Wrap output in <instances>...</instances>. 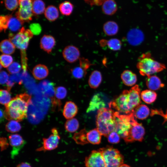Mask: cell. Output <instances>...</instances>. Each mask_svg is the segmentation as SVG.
Instances as JSON below:
<instances>
[{
    "label": "cell",
    "instance_id": "cell-11",
    "mask_svg": "<svg viewBox=\"0 0 167 167\" xmlns=\"http://www.w3.org/2000/svg\"><path fill=\"white\" fill-rule=\"evenodd\" d=\"M63 56L68 62L73 63L79 59L80 52L79 49L73 45L66 47L62 52Z\"/></svg>",
    "mask_w": 167,
    "mask_h": 167
},
{
    "label": "cell",
    "instance_id": "cell-46",
    "mask_svg": "<svg viewBox=\"0 0 167 167\" xmlns=\"http://www.w3.org/2000/svg\"><path fill=\"white\" fill-rule=\"evenodd\" d=\"M29 28L30 30L33 34L38 35L40 34L41 31V28L40 25L38 23H32L31 24Z\"/></svg>",
    "mask_w": 167,
    "mask_h": 167
},
{
    "label": "cell",
    "instance_id": "cell-9",
    "mask_svg": "<svg viewBox=\"0 0 167 167\" xmlns=\"http://www.w3.org/2000/svg\"><path fill=\"white\" fill-rule=\"evenodd\" d=\"M51 132L52 134L48 138L43 139V145L38 148L37 151H50L58 147L60 138L58 130L56 128H53Z\"/></svg>",
    "mask_w": 167,
    "mask_h": 167
},
{
    "label": "cell",
    "instance_id": "cell-32",
    "mask_svg": "<svg viewBox=\"0 0 167 167\" xmlns=\"http://www.w3.org/2000/svg\"><path fill=\"white\" fill-rule=\"evenodd\" d=\"M24 23L17 17H14L12 15L9 21L8 28L12 32L19 31Z\"/></svg>",
    "mask_w": 167,
    "mask_h": 167
},
{
    "label": "cell",
    "instance_id": "cell-49",
    "mask_svg": "<svg viewBox=\"0 0 167 167\" xmlns=\"http://www.w3.org/2000/svg\"><path fill=\"white\" fill-rule=\"evenodd\" d=\"M86 3L91 6L101 5L106 0H84Z\"/></svg>",
    "mask_w": 167,
    "mask_h": 167
},
{
    "label": "cell",
    "instance_id": "cell-13",
    "mask_svg": "<svg viewBox=\"0 0 167 167\" xmlns=\"http://www.w3.org/2000/svg\"><path fill=\"white\" fill-rule=\"evenodd\" d=\"M127 39L128 43L132 45H136L143 41V35L142 32L137 29L130 30L127 35Z\"/></svg>",
    "mask_w": 167,
    "mask_h": 167
},
{
    "label": "cell",
    "instance_id": "cell-19",
    "mask_svg": "<svg viewBox=\"0 0 167 167\" xmlns=\"http://www.w3.org/2000/svg\"><path fill=\"white\" fill-rule=\"evenodd\" d=\"M32 74L35 79L39 80H41L48 76L49 70L47 67L45 65L39 64L34 67Z\"/></svg>",
    "mask_w": 167,
    "mask_h": 167
},
{
    "label": "cell",
    "instance_id": "cell-51",
    "mask_svg": "<svg viewBox=\"0 0 167 167\" xmlns=\"http://www.w3.org/2000/svg\"><path fill=\"white\" fill-rule=\"evenodd\" d=\"M15 81L12 76L10 77L7 82L6 83L7 90L9 91L10 92L11 88L14 85L15 83Z\"/></svg>",
    "mask_w": 167,
    "mask_h": 167
},
{
    "label": "cell",
    "instance_id": "cell-34",
    "mask_svg": "<svg viewBox=\"0 0 167 167\" xmlns=\"http://www.w3.org/2000/svg\"><path fill=\"white\" fill-rule=\"evenodd\" d=\"M79 126V122L75 118L69 119L66 121L65 124L66 130L71 133L75 132L78 129Z\"/></svg>",
    "mask_w": 167,
    "mask_h": 167
},
{
    "label": "cell",
    "instance_id": "cell-2",
    "mask_svg": "<svg viewBox=\"0 0 167 167\" xmlns=\"http://www.w3.org/2000/svg\"><path fill=\"white\" fill-rule=\"evenodd\" d=\"M115 112L111 108L105 107L97 111L96 118V128L102 135L107 137L110 133L115 131Z\"/></svg>",
    "mask_w": 167,
    "mask_h": 167
},
{
    "label": "cell",
    "instance_id": "cell-4",
    "mask_svg": "<svg viewBox=\"0 0 167 167\" xmlns=\"http://www.w3.org/2000/svg\"><path fill=\"white\" fill-rule=\"evenodd\" d=\"M109 108L123 114H128L133 112L134 108L130 97L129 90H124L121 94L110 102Z\"/></svg>",
    "mask_w": 167,
    "mask_h": 167
},
{
    "label": "cell",
    "instance_id": "cell-15",
    "mask_svg": "<svg viewBox=\"0 0 167 167\" xmlns=\"http://www.w3.org/2000/svg\"><path fill=\"white\" fill-rule=\"evenodd\" d=\"M105 105L104 100L101 97L99 93L95 95L92 98L87 109L88 113L104 108Z\"/></svg>",
    "mask_w": 167,
    "mask_h": 167
},
{
    "label": "cell",
    "instance_id": "cell-24",
    "mask_svg": "<svg viewBox=\"0 0 167 167\" xmlns=\"http://www.w3.org/2000/svg\"><path fill=\"white\" fill-rule=\"evenodd\" d=\"M104 33L108 36H113L116 35L119 30L117 24L113 21H109L104 23L103 27Z\"/></svg>",
    "mask_w": 167,
    "mask_h": 167
},
{
    "label": "cell",
    "instance_id": "cell-31",
    "mask_svg": "<svg viewBox=\"0 0 167 167\" xmlns=\"http://www.w3.org/2000/svg\"><path fill=\"white\" fill-rule=\"evenodd\" d=\"M45 5L42 0H34L32 4L33 14L39 15L43 13L45 11Z\"/></svg>",
    "mask_w": 167,
    "mask_h": 167
},
{
    "label": "cell",
    "instance_id": "cell-12",
    "mask_svg": "<svg viewBox=\"0 0 167 167\" xmlns=\"http://www.w3.org/2000/svg\"><path fill=\"white\" fill-rule=\"evenodd\" d=\"M9 143L12 147V156L16 155L19 151L25 144V141L22 137L18 134L11 135L9 136Z\"/></svg>",
    "mask_w": 167,
    "mask_h": 167
},
{
    "label": "cell",
    "instance_id": "cell-33",
    "mask_svg": "<svg viewBox=\"0 0 167 167\" xmlns=\"http://www.w3.org/2000/svg\"><path fill=\"white\" fill-rule=\"evenodd\" d=\"M87 131L85 129L75 133L73 136L74 141L78 144L84 145L88 143L87 138Z\"/></svg>",
    "mask_w": 167,
    "mask_h": 167
},
{
    "label": "cell",
    "instance_id": "cell-45",
    "mask_svg": "<svg viewBox=\"0 0 167 167\" xmlns=\"http://www.w3.org/2000/svg\"><path fill=\"white\" fill-rule=\"evenodd\" d=\"M33 0H19V8L32 9Z\"/></svg>",
    "mask_w": 167,
    "mask_h": 167
},
{
    "label": "cell",
    "instance_id": "cell-27",
    "mask_svg": "<svg viewBox=\"0 0 167 167\" xmlns=\"http://www.w3.org/2000/svg\"><path fill=\"white\" fill-rule=\"evenodd\" d=\"M15 48V46L9 39L4 40L0 43V51L4 54H12L14 52Z\"/></svg>",
    "mask_w": 167,
    "mask_h": 167
},
{
    "label": "cell",
    "instance_id": "cell-53",
    "mask_svg": "<svg viewBox=\"0 0 167 167\" xmlns=\"http://www.w3.org/2000/svg\"><path fill=\"white\" fill-rule=\"evenodd\" d=\"M5 118L4 116V111L1 109H0V122H1L4 119V118Z\"/></svg>",
    "mask_w": 167,
    "mask_h": 167
},
{
    "label": "cell",
    "instance_id": "cell-14",
    "mask_svg": "<svg viewBox=\"0 0 167 167\" xmlns=\"http://www.w3.org/2000/svg\"><path fill=\"white\" fill-rule=\"evenodd\" d=\"M56 43L55 40L52 36L45 35L41 38L40 42V47L48 54L50 53Z\"/></svg>",
    "mask_w": 167,
    "mask_h": 167
},
{
    "label": "cell",
    "instance_id": "cell-36",
    "mask_svg": "<svg viewBox=\"0 0 167 167\" xmlns=\"http://www.w3.org/2000/svg\"><path fill=\"white\" fill-rule=\"evenodd\" d=\"M7 90L1 89L0 90V102L5 105L7 104L11 101V95Z\"/></svg>",
    "mask_w": 167,
    "mask_h": 167
},
{
    "label": "cell",
    "instance_id": "cell-7",
    "mask_svg": "<svg viewBox=\"0 0 167 167\" xmlns=\"http://www.w3.org/2000/svg\"><path fill=\"white\" fill-rule=\"evenodd\" d=\"M33 36V34L31 30L25 29L24 27L21 28L17 34L11 33L9 35V39L21 51H26Z\"/></svg>",
    "mask_w": 167,
    "mask_h": 167
},
{
    "label": "cell",
    "instance_id": "cell-42",
    "mask_svg": "<svg viewBox=\"0 0 167 167\" xmlns=\"http://www.w3.org/2000/svg\"><path fill=\"white\" fill-rule=\"evenodd\" d=\"M107 137L108 142L111 143H117L120 141V136L115 131H113L110 133Z\"/></svg>",
    "mask_w": 167,
    "mask_h": 167
},
{
    "label": "cell",
    "instance_id": "cell-3",
    "mask_svg": "<svg viewBox=\"0 0 167 167\" xmlns=\"http://www.w3.org/2000/svg\"><path fill=\"white\" fill-rule=\"evenodd\" d=\"M136 66L140 75L147 77L166 68L164 64L155 60L149 53L143 54L139 57Z\"/></svg>",
    "mask_w": 167,
    "mask_h": 167
},
{
    "label": "cell",
    "instance_id": "cell-52",
    "mask_svg": "<svg viewBox=\"0 0 167 167\" xmlns=\"http://www.w3.org/2000/svg\"><path fill=\"white\" fill-rule=\"evenodd\" d=\"M17 167H32L27 162H22L17 165Z\"/></svg>",
    "mask_w": 167,
    "mask_h": 167
},
{
    "label": "cell",
    "instance_id": "cell-28",
    "mask_svg": "<svg viewBox=\"0 0 167 167\" xmlns=\"http://www.w3.org/2000/svg\"><path fill=\"white\" fill-rule=\"evenodd\" d=\"M141 98L145 103L151 104L156 100L157 95L155 92L151 90H145L141 92Z\"/></svg>",
    "mask_w": 167,
    "mask_h": 167
},
{
    "label": "cell",
    "instance_id": "cell-5",
    "mask_svg": "<svg viewBox=\"0 0 167 167\" xmlns=\"http://www.w3.org/2000/svg\"><path fill=\"white\" fill-rule=\"evenodd\" d=\"M99 150L102 153L107 167H119L123 164L124 156L117 149L107 146Z\"/></svg>",
    "mask_w": 167,
    "mask_h": 167
},
{
    "label": "cell",
    "instance_id": "cell-54",
    "mask_svg": "<svg viewBox=\"0 0 167 167\" xmlns=\"http://www.w3.org/2000/svg\"><path fill=\"white\" fill-rule=\"evenodd\" d=\"M119 167H131V166L127 164H123Z\"/></svg>",
    "mask_w": 167,
    "mask_h": 167
},
{
    "label": "cell",
    "instance_id": "cell-38",
    "mask_svg": "<svg viewBox=\"0 0 167 167\" xmlns=\"http://www.w3.org/2000/svg\"><path fill=\"white\" fill-rule=\"evenodd\" d=\"M13 58L9 55L2 54L0 56L1 65L4 68L8 67L12 63Z\"/></svg>",
    "mask_w": 167,
    "mask_h": 167
},
{
    "label": "cell",
    "instance_id": "cell-43",
    "mask_svg": "<svg viewBox=\"0 0 167 167\" xmlns=\"http://www.w3.org/2000/svg\"><path fill=\"white\" fill-rule=\"evenodd\" d=\"M21 66L18 62H14L7 68L8 72L11 74L18 73L21 70Z\"/></svg>",
    "mask_w": 167,
    "mask_h": 167
},
{
    "label": "cell",
    "instance_id": "cell-23",
    "mask_svg": "<svg viewBox=\"0 0 167 167\" xmlns=\"http://www.w3.org/2000/svg\"><path fill=\"white\" fill-rule=\"evenodd\" d=\"M33 13L32 9L19 8L16 13V17L23 23L28 22L32 19Z\"/></svg>",
    "mask_w": 167,
    "mask_h": 167
},
{
    "label": "cell",
    "instance_id": "cell-47",
    "mask_svg": "<svg viewBox=\"0 0 167 167\" xmlns=\"http://www.w3.org/2000/svg\"><path fill=\"white\" fill-rule=\"evenodd\" d=\"M21 58L22 67L24 74L26 71L27 66V58L26 56V51H21Z\"/></svg>",
    "mask_w": 167,
    "mask_h": 167
},
{
    "label": "cell",
    "instance_id": "cell-1",
    "mask_svg": "<svg viewBox=\"0 0 167 167\" xmlns=\"http://www.w3.org/2000/svg\"><path fill=\"white\" fill-rule=\"evenodd\" d=\"M31 96L26 93L17 95L5 105V118L7 120L21 121L27 117L28 106L31 103Z\"/></svg>",
    "mask_w": 167,
    "mask_h": 167
},
{
    "label": "cell",
    "instance_id": "cell-39",
    "mask_svg": "<svg viewBox=\"0 0 167 167\" xmlns=\"http://www.w3.org/2000/svg\"><path fill=\"white\" fill-rule=\"evenodd\" d=\"M12 16L11 15H2L0 17V31H4L5 32L8 28L10 19Z\"/></svg>",
    "mask_w": 167,
    "mask_h": 167
},
{
    "label": "cell",
    "instance_id": "cell-37",
    "mask_svg": "<svg viewBox=\"0 0 167 167\" xmlns=\"http://www.w3.org/2000/svg\"><path fill=\"white\" fill-rule=\"evenodd\" d=\"M72 76L75 78L80 79L84 77L87 74L85 71L80 66L75 67L71 70Z\"/></svg>",
    "mask_w": 167,
    "mask_h": 167
},
{
    "label": "cell",
    "instance_id": "cell-8",
    "mask_svg": "<svg viewBox=\"0 0 167 167\" xmlns=\"http://www.w3.org/2000/svg\"><path fill=\"white\" fill-rule=\"evenodd\" d=\"M135 117L132 120L131 126L127 136L123 139L127 143L135 141L141 142L143 139L145 134L144 128L141 123L137 122Z\"/></svg>",
    "mask_w": 167,
    "mask_h": 167
},
{
    "label": "cell",
    "instance_id": "cell-21",
    "mask_svg": "<svg viewBox=\"0 0 167 167\" xmlns=\"http://www.w3.org/2000/svg\"><path fill=\"white\" fill-rule=\"evenodd\" d=\"M99 44L101 46L104 47L107 45L110 49L114 51L119 50L121 48L122 43L117 38H112L108 40L102 39L100 41Z\"/></svg>",
    "mask_w": 167,
    "mask_h": 167
},
{
    "label": "cell",
    "instance_id": "cell-41",
    "mask_svg": "<svg viewBox=\"0 0 167 167\" xmlns=\"http://www.w3.org/2000/svg\"><path fill=\"white\" fill-rule=\"evenodd\" d=\"M4 4L6 8L11 11L15 10L19 5V0H5Z\"/></svg>",
    "mask_w": 167,
    "mask_h": 167
},
{
    "label": "cell",
    "instance_id": "cell-25",
    "mask_svg": "<svg viewBox=\"0 0 167 167\" xmlns=\"http://www.w3.org/2000/svg\"><path fill=\"white\" fill-rule=\"evenodd\" d=\"M133 113L135 117L140 120L147 118L150 113V109L146 105H139L134 109Z\"/></svg>",
    "mask_w": 167,
    "mask_h": 167
},
{
    "label": "cell",
    "instance_id": "cell-18",
    "mask_svg": "<svg viewBox=\"0 0 167 167\" xmlns=\"http://www.w3.org/2000/svg\"><path fill=\"white\" fill-rule=\"evenodd\" d=\"M147 77L146 84L150 90H157L164 87V84L158 76L153 75L149 76Z\"/></svg>",
    "mask_w": 167,
    "mask_h": 167
},
{
    "label": "cell",
    "instance_id": "cell-48",
    "mask_svg": "<svg viewBox=\"0 0 167 167\" xmlns=\"http://www.w3.org/2000/svg\"><path fill=\"white\" fill-rule=\"evenodd\" d=\"M9 78L8 74L6 71H1L0 83L1 84H4L6 83Z\"/></svg>",
    "mask_w": 167,
    "mask_h": 167
},
{
    "label": "cell",
    "instance_id": "cell-16",
    "mask_svg": "<svg viewBox=\"0 0 167 167\" xmlns=\"http://www.w3.org/2000/svg\"><path fill=\"white\" fill-rule=\"evenodd\" d=\"M78 111L77 106L73 102L68 101L65 103L63 111V114L65 118H73L77 114Z\"/></svg>",
    "mask_w": 167,
    "mask_h": 167
},
{
    "label": "cell",
    "instance_id": "cell-29",
    "mask_svg": "<svg viewBox=\"0 0 167 167\" xmlns=\"http://www.w3.org/2000/svg\"><path fill=\"white\" fill-rule=\"evenodd\" d=\"M44 14L45 18L50 21L55 20L59 17L58 9L53 5L49 6L45 9Z\"/></svg>",
    "mask_w": 167,
    "mask_h": 167
},
{
    "label": "cell",
    "instance_id": "cell-6",
    "mask_svg": "<svg viewBox=\"0 0 167 167\" xmlns=\"http://www.w3.org/2000/svg\"><path fill=\"white\" fill-rule=\"evenodd\" d=\"M116 131L123 139L128 135L131 126L132 120L135 117L133 112L128 114H123L115 111Z\"/></svg>",
    "mask_w": 167,
    "mask_h": 167
},
{
    "label": "cell",
    "instance_id": "cell-44",
    "mask_svg": "<svg viewBox=\"0 0 167 167\" xmlns=\"http://www.w3.org/2000/svg\"><path fill=\"white\" fill-rule=\"evenodd\" d=\"M79 66L86 71L92 65L90 62L87 58L84 57L79 58Z\"/></svg>",
    "mask_w": 167,
    "mask_h": 167
},
{
    "label": "cell",
    "instance_id": "cell-10",
    "mask_svg": "<svg viewBox=\"0 0 167 167\" xmlns=\"http://www.w3.org/2000/svg\"><path fill=\"white\" fill-rule=\"evenodd\" d=\"M84 163L86 167H107L100 150H93L86 157Z\"/></svg>",
    "mask_w": 167,
    "mask_h": 167
},
{
    "label": "cell",
    "instance_id": "cell-35",
    "mask_svg": "<svg viewBox=\"0 0 167 167\" xmlns=\"http://www.w3.org/2000/svg\"><path fill=\"white\" fill-rule=\"evenodd\" d=\"M21 127L18 121L15 120H11L6 124L5 129L9 132L14 133L19 131Z\"/></svg>",
    "mask_w": 167,
    "mask_h": 167
},
{
    "label": "cell",
    "instance_id": "cell-40",
    "mask_svg": "<svg viewBox=\"0 0 167 167\" xmlns=\"http://www.w3.org/2000/svg\"><path fill=\"white\" fill-rule=\"evenodd\" d=\"M54 95L57 99L60 100L64 98L66 96L67 91L66 89L62 86H59L54 88Z\"/></svg>",
    "mask_w": 167,
    "mask_h": 167
},
{
    "label": "cell",
    "instance_id": "cell-17",
    "mask_svg": "<svg viewBox=\"0 0 167 167\" xmlns=\"http://www.w3.org/2000/svg\"><path fill=\"white\" fill-rule=\"evenodd\" d=\"M121 79L126 85L131 86L134 85L137 81V76L131 71L126 70L121 74Z\"/></svg>",
    "mask_w": 167,
    "mask_h": 167
},
{
    "label": "cell",
    "instance_id": "cell-20",
    "mask_svg": "<svg viewBox=\"0 0 167 167\" xmlns=\"http://www.w3.org/2000/svg\"><path fill=\"white\" fill-rule=\"evenodd\" d=\"M101 5L102 12L107 15L114 14L118 10L117 4L114 0H106Z\"/></svg>",
    "mask_w": 167,
    "mask_h": 167
},
{
    "label": "cell",
    "instance_id": "cell-50",
    "mask_svg": "<svg viewBox=\"0 0 167 167\" xmlns=\"http://www.w3.org/2000/svg\"><path fill=\"white\" fill-rule=\"evenodd\" d=\"M0 144L1 151L6 149L8 147L9 143L7 139L5 137H1L0 139Z\"/></svg>",
    "mask_w": 167,
    "mask_h": 167
},
{
    "label": "cell",
    "instance_id": "cell-30",
    "mask_svg": "<svg viewBox=\"0 0 167 167\" xmlns=\"http://www.w3.org/2000/svg\"><path fill=\"white\" fill-rule=\"evenodd\" d=\"M74 5L69 1H65L60 4L59 9L61 13L64 15L69 16L72 13Z\"/></svg>",
    "mask_w": 167,
    "mask_h": 167
},
{
    "label": "cell",
    "instance_id": "cell-22",
    "mask_svg": "<svg viewBox=\"0 0 167 167\" xmlns=\"http://www.w3.org/2000/svg\"><path fill=\"white\" fill-rule=\"evenodd\" d=\"M102 80L101 73L98 70H94L90 74L88 83L90 87L93 89L97 88L101 84Z\"/></svg>",
    "mask_w": 167,
    "mask_h": 167
},
{
    "label": "cell",
    "instance_id": "cell-26",
    "mask_svg": "<svg viewBox=\"0 0 167 167\" xmlns=\"http://www.w3.org/2000/svg\"><path fill=\"white\" fill-rule=\"evenodd\" d=\"M101 135L97 128L93 129L87 132L88 141L93 144H98L101 143Z\"/></svg>",
    "mask_w": 167,
    "mask_h": 167
}]
</instances>
